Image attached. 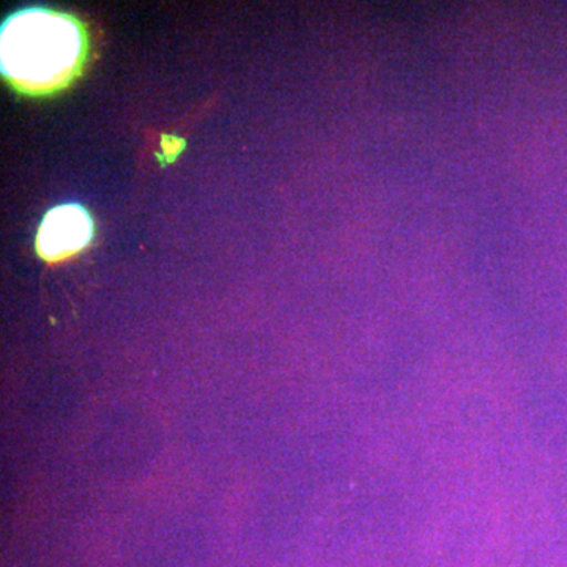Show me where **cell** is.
I'll use <instances>...</instances> for the list:
<instances>
[{
	"label": "cell",
	"mask_w": 567,
	"mask_h": 567,
	"mask_svg": "<svg viewBox=\"0 0 567 567\" xmlns=\"http://www.w3.org/2000/svg\"><path fill=\"white\" fill-rule=\"evenodd\" d=\"M163 148L166 152L167 159L173 162L175 156L185 148V141L175 136H163Z\"/></svg>",
	"instance_id": "cell-3"
},
{
	"label": "cell",
	"mask_w": 567,
	"mask_h": 567,
	"mask_svg": "<svg viewBox=\"0 0 567 567\" xmlns=\"http://www.w3.org/2000/svg\"><path fill=\"white\" fill-rule=\"evenodd\" d=\"M85 37L80 22L50 9H24L3 22L0 65L18 89L43 95L65 87L84 61Z\"/></svg>",
	"instance_id": "cell-1"
},
{
	"label": "cell",
	"mask_w": 567,
	"mask_h": 567,
	"mask_svg": "<svg viewBox=\"0 0 567 567\" xmlns=\"http://www.w3.org/2000/svg\"><path fill=\"white\" fill-rule=\"evenodd\" d=\"M93 237V223L85 208L65 204L44 215L37 235V251L48 262H59L82 251Z\"/></svg>",
	"instance_id": "cell-2"
}]
</instances>
